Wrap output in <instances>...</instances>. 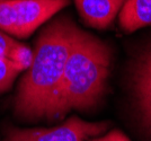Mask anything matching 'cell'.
<instances>
[{
  "label": "cell",
  "mask_w": 151,
  "mask_h": 141,
  "mask_svg": "<svg viewBox=\"0 0 151 141\" xmlns=\"http://www.w3.org/2000/svg\"><path fill=\"white\" fill-rule=\"evenodd\" d=\"M0 57L10 59L27 70L33 61L34 52L26 45L14 40L10 35L0 31Z\"/></svg>",
  "instance_id": "obj_7"
},
{
  "label": "cell",
  "mask_w": 151,
  "mask_h": 141,
  "mask_svg": "<svg viewBox=\"0 0 151 141\" xmlns=\"http://www.w3.org/2000/svg\"><path fill=\"white\" fill-rule=\"evenodd\" d=\"M19 39L28 37L41 25L70 4L69 0H12Z\"/></svg>",
  "instance_id": "obj_4"
},
{
  "label": "cell",
  "mask_w": 151,
  "mask_h": 141,
  "mask_svg": "<svg viewBox=\"0 0 151 141\" xmlns=\"http://www.w3.org/2000/svg\"><path fill=\"white\" fill-rule=\"evenodd\" d=\"M90 141H131V140L122 131H120V130H112L111 132H108L106 135L90 139Z\"/></svg>",
  "instance_id": "obj_11"
},
{
  "label": "cell",
  "mask_w": 151,
  "mask_h": 141,
  "mask_svg": "<svg viewBox=\"0 0 151 141\" xmlns=\"http://www.w3.org/2000/svg\"><path fill=\"white\" fill-rule=\"evenodd\" d=\"M0 31L10 36L16 34V22L12 0L0 2Z\"/></svg>",
  "instance_id": "obj_9"
},
{
  "label": "cell",
  "mask_w": 151,
  "mask_h": 141,
  "mask_svg": "<svg viewBox=\"0 0 151 141\" xmlns=\"http://www.w3.org/2000/svg\"><path fill=\"white\" fill-rule=\"evenodd\" d=\"M119 19L126 33L151 25V0H124Z\"/></svg>",
  "instance_id": "obj_6"
},
{
  "label": "cell",
  "mask_w": 151,
  "mask_h": 141,
  "mask_svg": "<svg viewBox=\"0 0 151 141\" xmlns=\"http://www.w3.org/2000/svg\"><path fill=\"white\" fill-rule=\"evenodd\" d=\"M78 29L70 19L59 18L41 32L14 103L15 115L19 119L55 120L65 64Z\"/></svg>",
  "instance_id": "obj_1"
},
{
  "label": "cell",
  "mask_w": 151,
  "mask_h": 141,
  "mask_svg": "<svg viewBox=\"0 0 151 141\" xmlns=\"http://www.w3.org/2000/svg\"><path fill=\"white\" fill-rule=\"evenodd\" d=\"M24 70H26L25 68L17 62L0 57V93L9 89L13 86L15 79Z\"/></svg>",
  "instance_id": "obj_8"
},
{
  "label": "cell",
  "mask_w": 151,
  "mask_h": 141,
  "mask_svg": "<svg viewBox=\"0 0 151 141\" xmlns=\"http://www.w3.org/2000/svg\"><path fill=\"white\" fill-rule=\"evenodd\" d=\"M149 130H150V132H151V129H149Z\"/></svg>",
  "instance_id": "obj_14"
},
{
  "label": "cell",
  "mask_w": 151,
  "mask_h": 141,
  "mask_svg": "<svg viewBox=\"0 0 151 141\" xmlns=\"http://www.w3.org/2000/svg\"><path fill=\"white\" fill-rule=\"evenodd\" d=\"M143 60H145V62H148L149 64H151V50L147 54L145 55V58H143Z\"/></svg>",
  "instance_id": "obj_12"
},
{
  "label": "cell",
  "mask_w": 151,
  "mask_h": 141,
  "mask_svg": "<svg viewBox=\"0 0 151 141\" xmlns=\"http://www.w3.org/2000/svg\"><path fill=\"white\" fill-rule=\"evenodd\" d=\"M137 99L145 123L148 128L151 129V97H140Z\"/></svg>",
  "instance_id": "obj_10"
},
{
  "label": "cell",
  "mask_w": 151,
  "mask_h": 141,
  "mask_svg": "<svg viewBox=\"0 0 151 141\" xmlns=\"http://www.w3.org/2000/svg\"><path fill=\"white\" fill-rule=\"evenodd\" d=\"M107 128V122H87L72 116L50 129H12L5 141H83L101 135Z\"/></svg>",
  "instance_id": "obj_3"
},
{
  "label": "cell",
  "mask_w": 151,
  "mask_h": 141,
  "mask_svg": "<svg viewBox=\"0 0 151 141\" xmlns=\"http://www.w3.org/2000/svg\"><path fill=\"white\" fill-rule=\"evenodd\" d=\"M4 1H9V0H0V2H4Z\"/></svg>",
  "instance_id": "obj_13"
},
{
  "label": "cell",
  "mask_w": 151,
  "mask_h": 141,
  "mask_svg": "<svg viewBox=\"0 0 151 141\" xmlns=\"http://www.w3.org/2000/svg\"><path fill=\"white\" fill-rule=\"evenodd\" d=\"M76 7L87 25L103 29L112 24L124 0H75Z\"/></svg>",
  "instance_id": "obj_5"
},
{
  "label": "cell",
  "mask_w": 151,
  "mask_h": 141,
  "mask_svg": "<svg viewBox=\"0 0 151 141\" xmlns=\"http://www.w3.org/2000/svg\"><path fill=\"white\" fill-rule=\"evenodd\" d=\"M112 52L108 45L80 28L65 64L55 120L72 109L96 106L106 90Z\"/></svg>",
  "instance_id": "obj_2"
}]
</instances>
